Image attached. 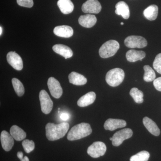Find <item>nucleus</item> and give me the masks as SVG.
Listing matches in <instances>:
<instances>
[{
	"label": "nucleus",
	"instance_id": "1",
	"mask_svg": "<svg viewBox=\"0 0 161 161\" xmlns=\"http://www.w3.org/2000/svg\"><path fill=\"white\" fill-rule=\"evenodd\" d=\"M69 128L68 123L63 122L58 125L48 123L45 126L47 138L51 141L60 139L65 135Z\"/></svg>",
	"mask_w": 161,
	"mask_h": 161
},
{
	"label": "nucleus",
	"instance_id": "2",
	"mask_svg": "<svg viewBox=\"0 0 161 161\" xmlns=\"http://www.w3.org/2000/svg\"><path fill=\"white\" fill-rule=\"evenodd\" d=\"M92 130L89 124L81 123L72 127L67 135L68 140H78L86 137L92 133Z\"/></svg>",
	"mask_w": 161,
	"mask_h": 161
},
{
	"label": "nucleus",
	"instance_id": "3",
	"mask_svg": "<svg viewBox=\"0 0 161 161\" xmlns=\"http://www.w3.org/2000/svg\"><path fill=\"white\" fill-rule=\"evenodd\" d=\"M125 77V72L123 70L120 68L113 69L107 73L106 81L110 86L116 87L123 82Z\"/></svg>",
	"mask_w": 161,
	"mask_h": 161
},
{
	"label": "nucleus",
	"instance_id": "4",
	"mask_svg": "<svg viewBox=\"0 0 161 161\" xmlns=\"http://www.w3.org/2000/svg\"><path fill=\"white\" fill-rule=\"evenodd\" d=\"M119 48V43L115 40H110L104 43L99 50L101 58H108L115 55Z\"/></svg>",
	"mask_w": 161,
	"mask_h": 161
},
{
	"label": "nucleus",
	"instance_id": "5",
	"mask_svg": "<svg viewBox=\"0 0 161 161\" xmlns=\"http://www.w3.org/2000/svg\"><path fill=\"white\" fill-rule=\"evenodd\" d=\"M106 150L105 144L103 142H96L88 148L87 152L93 158H98L104 155Z\"/></svg>",
	"mask_w": 161,
	"mask_h": 161
},
{
	"label": "nucleus",
	"instance_id": "6",
	"mask_svg": "<svg viewBox=\"0 0 161 161\" xmlns=\"http://www.w3.org/2000/svg\"><path fill=\"white\" fill-rule=\"evenodd\" d=\"M133 132L131 129L126 128L115 132L112 136V144L114 147H119L125 140L132 137Z\"/></svg>",
	"mask_w": 161,
	"mask_h": 161
},
{
	"label": "nucleus",
	"instance_id": "7",
	"mask_svg": "<svg viewBox=\"0 0 161 161\" xmlns=\"http://www.w3.org/2000/svg\"><path fill=\"white\" fill-rule=\"evenodd\" d=\"M125 44L129 48H142L147 46V41L141 36H131L125 39Z\"/></svg>",
	"mask_w": 161,
	"mask_h": 161
},
{
	"label": "nucleus",
	"instance_id": "8",
	"mask_svg": "<svg viewBox=\"0 0 161 161\" xmlns=\"http://www.w3.org/2000/svg\"><path fill=\"white\" fill-rule=\"evenodd\" d=\"M39 98L41 111L44 114H49L53 109V104L48 93L45 90H41L39 94Z\"/></svg>",
	"mask_w": 161,
	"mask_h": 161
},
{
	"label": "nucleus",
	"instance_id": "9",
	"mask_svg": "<svg viewBox=\"0 0 161 161\" xmlns=\"http://www.w3.org/2000/svg\"><path fill=\"white\" fill-rule=\"evenodd\" d=\"M47 86L52 96L59 98L63 94V90L59 81L53 77H50L47 81Z\"/></svg>",
	"mask_w": 161,
	"mask_h": 161
},
{
	"label": "nucleus",
	"instance_id": "10",
	"mask_svg": "<svg viewBox=\"0 0 161 161\" xmlns=\"http://www.w3.org/2000/svg\"><path fill=\"white\" fill-rule=\"evenodd\" d=\"M85 13L98 14L101 11L102 6L98 0H87L81 7Z\"/></svg>",
	"mask_w": 161,
	"mask_h": 161
},
{
	"label": "nucleus",
	"instance_id": "11",
	"mask_svg": "<svg viewBox=\"0 0 161 161\" xmlns=\"http://www.w3.org/2000/svg\"><path fill=\"white\" fill-rule=\"evenodd\" d=\"M7 60L8 63L17 70H21L23 68L22 58L15 52H10L7 54Z\"/></svg>",
	"mask_w": 161,
	"mask_h": 161
},
{
	"label": "nucleus",
	"instance_id": "12",
	"mask_svg": "<svg viewBox=\"0 0 161 161\" xmlns=\"http://www.w3.org/2000/svg\"><path fill=\"white\" fill-rule=\"evenodd\" d=\"M0 138L3 149L6 151H10L14 145V140L10 133L4 130L1 132Z\"/></svg>",
	"mask_w": 161,
	"mask_h": 161
},
{
	"label": "nucleus",
	"instance_id": "13",
	"mask_svg": "<svg viewBox=\"0 0 161 161\" xmlns=\"http://www.w3.org/2000/svg\"><path fill=\"white\" fill-rule=\"evenodd\" d=\"M126 125V122L123 119L110 118L106 121L104 128L106 130L114 131L119 128H124Z\"/></svg>",
	"mask_w": 161,
	"mask_h": 161
},
{
	"label": "nucleus",
	"instance_id": "14",
	"mask_svg": "<svg viewBox=\"0 0 161 161\" xmlns=\"http://www.w3.org/2000/svg\"><path fill=\"white\" fill-rule=\"evenodd\" d=\"M97 22V19L95 15L87 14L81 15L78 19V23L83 27L91 28L95 26Z\"/></svg>",
	"mask_w": 161,
	"mask_h": 161
},
{
	"label": "nucleus",
	"instance_id": "15",
	"mask_svg": "<svg viewBox=\"0 0 161 161\" xmlns=\"http://www.w3.org/2000/svg\"><path fill=\"white\" fill-rule=\"evenodd\" d=\"M54 33L58 36L63 38H69L74 34V30L71 26L62 25L55 27Z\"/></svg>",
	"mask_w": 161,
	"mask_h": 161
},
{
	"label": "nucleus",
	"instance_id": "16",
	"mask_svg": "<svg viewBox=\"0 0 161 161\" xmlns=\"http://www.w3.org/2000/svg\"><path fill=\"white\" fill-rule=\"evenodd\" d=\"M53 49L55 53L61 55L66 59L71 58L73 55V52L71 49L64 44H56L53 46Z\"/></svg>",
	"mask_w": 161,
	"mask_h": 161
},
{
	"label": "nucleus",
	"instance_id": "17",
	"mask_svg": "<svg viewBox=\"0 0 161 161\" xmlns=\"http://www.w3.org/2000/svg\"><path fill=\"white\" fill-rule=\"evenodd\" d=\"M115 13L116 14L121 15L125 19L130 17V10L129 6L125 2L121 1L115 5Z\"/></svg>",
	"mask_w": 161,
	"mask_h": 161
},
{
	"label": "nucleus",
	"instance_id": "18",
	"mask_svg": "<svg viewBox=\"0 0 161 161\" xmlns=\"http://www.w3.org/2000/svg\"><path fill=\"white\" fill-rule=\"evenodd\" d=\"M143 123L150 133L155 136H158L160 134V130L156 124L148 117H144Z\"/></svg>",
	"mask_w": 161,
	"mask_h": 161
},
{
	"label": "nucleus",
	"instance_id": "19",
	"mask_svg": "<svg viewBox=\"0 0 161 161\" xmlns=\"http://www.w3.org/2000/svg\"><path fill=\"white\" fill-rule=\"evenodd\" d=\"M96 99V94L94 92H90L81 96L78 101L77 104L79 107H86L92 104Z\"/></svg>",
	"mask_w": 161,
	"mask_h": 161
},
{
	"label": "nucleus",
	"instance_id": "20",
	"mask_svg": "<svg viewBox=\"0 0 161 161\" xmlns=\"http://www.w3.org/2000/svg\"><path fill=\"white\" fill-rule=\"evenodd\" d=\"M146 53L142 51H136L135 50H130L127 52L126 58L128 61L131 62L140 60L142 61L146 57Z\"/></svg>",
	"mask_w": 161,
	"mask_h": 161
},
{
	"label": "nucleus",
	"instance_id": "21",
	"mask_svg": "<svg viewBox=\"0 0 161 161\" xmlns=\"http://www.w3.org/2000/svg\"><path fill=\"white\" fill-rule=\"evenodd\" d=\"M69 79L70 83L76 86H82L87 82V79L83 75L72 72L69 75Z\"/></svg>",
	"mask_w": 161,
	"mask_h": 161
},
{
	"label": "nucleus",
	"instance_id": "22",
	"mask_svg": "<svg viewBox=\"0 0 161 161\" xmlns=\"http://www.w3.org/2000/svg\"><path fill=\"white\" fill-rule=\"evenodd\" d=\"M58 6L61 12L64 14L71 13L74 10V4L71 0H59Z\"/></svg>",
	"mask_w": 161,
	"mask_h": 161
},
{
	"label": "nucleus",
	"instance_id": "23",
	"mask_svg": "<svg viewBox=\"0 0 161 161\" xmlns=\"http://www.w3.org/2000/svg\"><path fill=\"white\" fill-rule=\"evenodd\" d=\"M158 8L157 6L155 5H150L144 10V16L147 19L150 21H153L157 18L158 15Z\"/></svg>",
	"mask_w": 161,
	"mask_h": 161
},
{
	"label": "nucleus",
	"instance_id": "24",
	"mask_svg": "<svg viewBox=\"0 0 161 161\" xmlns=\"http://www.w3.org/2000/svg\"><path fill=\"white\" fill-rule=\"evenodd\" d=\"M10 133L14 139L17 141L23 140L26 136L25 131L15 125L12 126L10 128Z\"/></svg>",
	"mask_w": 161,
	"mask_h": 161
},
{
	"label": "nucleus",
	"instance_id": "25",
	"mask_svg": "<svg viewBox=\"0 0 161 161\" xmlns=\"http://www.w3.org/2000/svg\"><path fill=\"white\" fill-rule=\"evenodd\" d=\"M145 73L143 76L144 80L146 82H150L155 79V72L149 65H146L144 66Z\"/></svg>",
	"mask_w": 161,
	"mask_h": 161
},
{
	"label": "nucleus",
	"instance_id": "26",
	"mask_svg": "<svg viewBox=\"0 0 161 161\" xmlns=\"http://www.w3.org/2000/svg\"><path fill=\"white\" fill-rule=\"evenodd\" d=\"M130 95L136 103H142L143 102V93L136 88H132L130 90Z\"/></svg>",
	"mask_w": 161,
	"mask_h": 161
},
{
	"label": "nucleus",
	"instance_id": "27",
	"mask_svg": "<svg viewBox=\"0 0 161 161\" xmlns=\"http://www.w3.org/2000/svg\"><path fill=\"white\" fill-rule=\"evenodd\" d=\"M12 83L17 95L19 97L23 96L25 93L23 83L16 78H13L12 79Z\"/></svg>",
	"mask_w": 161,
	"mask_h": 161
},
{
	"label": "nucleus",
	"instance_id": "28",
	"mask_svg": "<svg viewBox=\"0 0 161 161\" xmlns=\"http://www.w3.org/2000/svg\"><path fill=\"white\" fill-rule=\"evenodd\" d=\"M150 157V153L148 151L144 150L132 156L130 158V161H148Z\"/></svg>",
	"mask_w": 161,
	"mask_h": 161
},
{
	"label": "nucleus",
	"instance_id": "29",
	"mask_svg": "<svg viewBox=\"0 0 161 161\" xmlns=\"http://www.w3.org/2000/svg\"><path fill=\"white\" fill-rule=\"evenodd\" d=\"M22 146L26 153H30L35 149V143L32 140H24L22 142Z\"/></svg>",
	"mask_w": 161,
	"mask_h": 161
},
{
	"label": "nucleus",
	"instance_id": "30",
	"mask_svg": "<svg viewBox=\"0 0 161 161\" xmlns=\"http://www.w3.org/2000/svg\"><path fill=\"white\" fill-rule=\"evenodd\" d=\"M153 67L154 69L161 75V53L155 57L153 62Z\"/></svg>",
	"mask_w": 161,
	"mask_h": 161
},
{
	"label": "nucleus",
	"instance_id": "31",
	"mask_svg": "<svg viewBox=\"0 0 161 161\" xmlns=\"http://www.w3.org/2000/svg\"><path fill=\"white\" fill-rule=\"evenodd\" d=\"M18 5L23 7L31 8L33 6V0H17Z\"/></svg>",
	"mask_w": 161,
	"mask_h": 161
},
{
	"label": "nucleus",
	"instance_id": "32",
	"mask_svg": "<svg viewBox=\"0 0 161 161\" xmlns=\"http://www.w3.org/2000/svg\"><path fill=\"white\" fill-rule=\"evenodd\" d=\"M153 86L157 91L161 92V77H159L153 80Z\"/></svg>",
	"mask_w": 161,
	"mask_h": 161
},
{
	"label": "nucleus",
	"instance_id": "33",
	"mask_svg": "<svg viewBox=\"0 0 161 161\" xmlns=\"http://www.w3.org/2000/svg\"><path fill=\"white\" fill-rule=\"evenodd\" d=\"M60 118L62 120H67L69 119V115L66 113H62L60 115Z\"/></svg>",
	"mask_w": 161,
	"mask_h": 161
},
{
	"label": "nucleus",
	"instance_id": "34",
	"mask_svg": "<svg viewBox=\"0 0 161 161\" xmlns=\"http://www.w3.org/2000/svg\"><path fill=\"white\" fill-rule=\"evenodd\" d=\"M17 155L18 158L20 160H22V159L23 158V153L21 152V151L18 152Z\"/></svg>",
	"mask_w": 161,
	"mask_h": 161
},
{
	"label": "nucleus",
	"instance_id": "35",
	"mask_svg": "<svg viewBox=\"0 0 161 161\" xmlns=\"http://www.w3.org/2000/svg\"><path fill=\"white\" fill-rule=\"evenodd\" d=\"M21 161H29V158L27 156H25L21 160Z\"/></svg>",
	"mask_w": 161,
	"mask_h": 161
},
{
	"label": "nucleus",
	"instance_id": "36",
	"mask_svg": "<svg viewBox=\"0 0 161 161\" xmlns=\"http://www.w3.org/2000/svg\"><path fill=\"white\" fill-rule=\"evenodd\" d=\"M2 33H3V28H2V26H1V27H0V35H2Z\"/></svg>",
	"mask_w": 161,
	"mask_h": 161
},
{
	"label": "nucleus",
	"instance_id": "37",
	"mask_svg": "<svg viewBox=\"0 0 161 161\" xmlns=\"http://www.w3.org/2000/svg\"><path fill=\"white\" fill-rule=\"evenodd\" d=\"M120 24L121 25H123L124 24V23H123V22H121V23H120Z\"/></svg>",
	"mask_w": 161,
	"mask_h": 161
},
{
	"label": "nucleus",
	"instance_id": "38",
	"mask_svg": "<svg viewBox=\"0 0 161 161\" xmlns=\"http://www.w3.org/2000/svg\"><path fill=\"white\" fill-rule=\"evenodd\" d=\"M112 137H111V138H110V140L112 141Z\"/></svg>",
	"mask_w": 161,
	"mask_h": 161
},
{
	"label": "nucleus",
	"instance_id": "39",
	"mask_svg": "<svg viewBox=\"0 0 161 161\" xmlns=\"http://www.w3.org/2000/svg\"><path fill=\"white\" fill-rule=\"evenodd\" d=\"M58 110H60V108H58Z\"/></svg>",
	"mask_w": 161,
	"mask_h": 161
}]
</instances>
